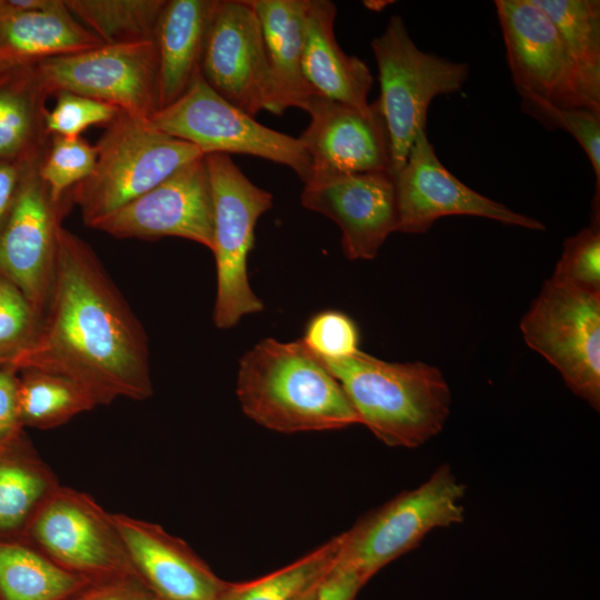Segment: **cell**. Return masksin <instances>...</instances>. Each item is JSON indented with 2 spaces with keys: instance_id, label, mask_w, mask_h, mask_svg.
<instances>
[{
  "instance_id": "cell-1",
  "label": "cell",
  "mask_w": 600,
  "mask_h": 600,
  "mask_svg": "<svg viewBox=\"0 0 600 600\" xmlns=\"http://www.w3.org/2000/svg\"><path fill=\"white\" fill-rule=\"evenodd\" d=\"M7 368L66 376L98 406L153 393L141 323L92 248L62 226L47 308L33 340Z\"/></svg>"
},
{
  "instance_id": "cell-2",
  "label": "cell",
  "mask_w": 600,
  "mask_h": 600,
  "mask_svg": "<svg viewBox=\"0 0 600 600\" xmlns=\"http://www.w3.org/2000/svg\"><path fill=\"white\" fill-rule=\"evenodd\" d=\"M236 391L243 413L277 432L360 424L338 380L301 340L256 343L239 361Z\"/></svg>"
},
{
  "instance_id": "cell-3",
  "label": "cell",
  "mask_w": 600,
  "mask_h": 600,
  "mask_svg": "<svg viewBox=\"0 0 600 600\" xmlns=\"http://www.w3.org/2000/svg\"><path fill=\"white\" fill-rule=\"evenodd\" d=\"M317 358L342 387L360 424L386 446L414 449L443 430L452 394L438 367L390 362L361 350L338 360Z\"/></svg>"
},
{
  "instance_id": "cell-4",
  "label": "cell",
  "mask_w": 600,
  "mask_h": 600,
  "mask_svg": "<svg viewBox=\"0 0 600 600\" xmlns=\"http://www.w3.org/2000/svg\"><path fill=\"white\" fill-rule=\"evenodd\" d=\"M94 146L98 157L91 174L69 193L90 228L180 167L204 156L193 144L154 128L149 120L122 111Z\"/></svg>"
},
{
  "instance_id": "cell-5",
  "label": "cell",
  "mask_w": 600,
  "mask_h": 600,
  "mask_svg": "<svg viewBox=\"0 0 600 600\" xmlns=\"http://www.w3.org/2000/svg\"><path fill=\"white\" fill-rule=\"evenodd\" d=\"M467 486L448 463L418 487L404 490L340 533L333 567L366 583L387 564L420 546L434 529L464 521Z\"/></svg>"
},
{
  "instance_id": "cell-6",
  "label": "cell",
  "mask_w": 600,
  "mask_h": 600,
  "mask_svg": "<svg viewBox=\"0 0 600 600\" xmlns=\"http://www.w3.org/2000/svg\"><path fill=\"white\" fill-rule=\"evenodd\" d=\"M371 48L380 83L378 102L390 137L396 174L419 134L427 132L431 101L460 91L469 77V66L422 51L398 14L390 17L384 31L371 40Z\"/></svg>"
},
{
  "instance_id": "cell-7",
  "label": "cell",
  "mask_w": 600,
  "mask_h": 600,
  "mask_svg": "<svg viewBox=\"0 0 600 600\" xmlns=\"http://www.w3.org/2000/svg\"><path fill=\"white\" fill-rule=\"evenodd\" d=\"M206 161L213 198V322L219 329H230L242 317L263 310L249 282L248 258L254 244L256 224L271 209L273 198L244 176L229 154H206Z\"/></svg>"
},
{
  "instance_id": "cell-8",
  "label": "cell",
  "mask_w": 600,
  "mask_h": 600,
  "mask_svg": "<svg viewBox=\"0 0 600 600\" xmlns=\"http://www.w3.org/2000/svg\"><path fill=\"white\" fill-rule=\"evenodd\" d=\"M160 131L187 141L204 156L239 153L289 167L304 182L311 161L298 138L254 120L219 96L199 71L186 92L149 119Z\"/></svg>"
},
{
  "instance_id": "cell-9",
  "label": "cell",
  "mask_w": 600,
  "mask_h": 600,
  "mask_svg": "<svg viewBox=\"0 0 600 600\" xmlns=\"http://www.w3.org/2000/svg\"><path fill=\"white\" fill-rule=\"evenodd\" d=\"M526 343L552 364L566 386L600 409V293L544 281L520 321Z\"/></svg>"
},
{
  "instance_id": "cell-10",
  "label": "cell",
  "mask_w": 600,
  "mask_h": 600,
  "mask_svg": "<svg viewBox=\"0 0 600 600\" xmlns=\"http://www.w3.org/2000/svg\"><path fill=\"white\" fill-rule=\"evenodd\" d=\"M21 541L90 581L134 576L112 513L90 494L60 484L51 493Z\"/></svg>"
},
{
  "instance_id": "cell-11",
  "label": "cell",
  "mask_w": 600,
  "mask_h": 600,
  "mask_svg": "<svg viewBox=\"0 0 600 600\" xmlns=\"http://www.w3.org/2000/svg\"><path fill=\"white\" fill-rule=\"evenodd\" d=\"M50 92L69 91L149 120L159 110L154 41L102 44L38 63Z\"/></svg>"
},
{
  "instance_id": "cell-12",
  "label": "cell",
  "mask_w": 600,
  "mask_h": 600,
  "mask_svg": "<svg viewBox=\"0 0 600 600\" xmlns=\"http://www.w3.org/2000/svg\"><path fill=\"white\" fill-rule=\"evenodd\" d=\"M44 151L29 162L0 232V274L23 292L41 318L53 284L58 231L72 204L69 196L56 201L42 180Z\"/></svg>"
},
{
  "instance_id": "cell-13",
  "label": "cell",
  "mask_w": 600,
  "mask_h": 600,
  "mask_svg": "<svg viewBox=\"0 0 600 600\" xmlns=\"http://www.w3.org/2000/svg\"><path fill=\"white\" fill-rule=\"evenodd\" d=\"M494 6L519 96L596 111L583 96L578 71L557 28L533 0H497Z\"/></svg>"
},
{
  "instance_id": "cell-14",
  "label": "cell",
  "mask_w": 600,
  "mask_h": 600,
  "mask_svg": "<svg viewBox=\"0 0 600 600\" xmlns=\"http://www.w3.org/2000/svg\"><path fill=\"white\" fill-rule=\"evenodd\" d=\"M200 72L219 96L249 116L270 111L266 46L259 18L248 0H216Z\"/></svg>"
},
{
  "instance_id": "cell-15",
  "label": "cell",
  "mask_w": 600,
  "mask_h": 600,
  "mask_svg": "<svg viewBox=\"0 0 600 600\" xmlns=\"http://www.w3.org/2000/svg\"><path fill=\"white\" fill-rule=\"evenodd\" d=\"M301 204L332 220L341 231L349 260L374 259L398 231V201L391 171L364 173L311 172L303 182Z\"/></svg>"
},
{
  "instance_id": "cell-16",
  "label": "cell",
  "mask_w": 600,
  "mask_h": 600,
  "mask_svg": "<svg viewBox=\"0 0 600 600\" xmlns=\"http://www.w3.org/2000/svg\"><path fill=\"white\" fill-rule=\"evenodd\" d=\"M398 201V231L420 234L440 218L472 216L529 230L544 224L474 191L456 178L439 160L427 132L411 147L404 164L393 174Z\"/></svg>"
},
{
  "instance_id": "cell-17",
  "label": "cell",
  "mask_w": 600,
  "mask_h": 600,
  "mask_svg": "<svg viewBox=\"0 0 600 600\" xmlns=\"http://www.w3.org/2000/svg\"><path fill=\"white\" fill-rule=\"evenodd\" d=\"M93 229L120 239L178 237L211 250L213 198L206 156L180 167Z\"/></svg>"
},
{
  "instance_id": "cell-18",
  "label": "cell",
  "mask_w": 600,
  "mask_h": 600,
  "mask_svg": "<svg viewBox=\"0 0 600 600\" xmlns=\"http://www.w3.org/2000/svg\"><path fill=\"white\" fill-rule=\"evenodd\" d=\"M306 111L310 123L298 139L311 172H392L390 137L378 100L361 109L316 96Z\"/></svg>"
},
{
  "instance_id": "cell-19",
  "label": "cell",
  "mask_w": 600,
  "mask_h": 600,
  "mask_svg": "<svg viewBox=\"0 0 600 600\" xmlns=\"http://www.w3.org/2000/svg\"><path fill=\"white\" fill-rule=\"evenodd\" d=\"M134 576L158 600H219V578L182 539L160 524L112 513Z\"/></svg>"
},
{
  "instance_id": "cell-20",
  "label": "cell",
  "mask_w": 600,
  "mask_h": 600,
  "mask_svg": "<svg viewBox=\"0 0 600 600\" xmlns=\"http://www.w3.org/2000/svg\"><path fill=\"white\" fill-rule=\"evenodd\" d=\"M103 42L68 10L64 0L41 10L0 0V72L84 51Z\"/></svg>"
},
{
  "instance_id": "cell-21",
  "label": "cell",
  "mask_w": 600,
  "mask_h": 600,
  "mask_svg": "<svg viewBox=\"0 0 600 600\" xmlns=\"http://www.w3.org/2000/svg\"><path fill=\"white\" fill-rule=\"evenodd\" d=\"M257 13L264 40L273 114L289 108L307 110L319 96L307 81L302 56L309 0H248Z\"/></svg>"
},
{
  "instance_id": "cell-22",
  "label": "cell",
  "mask_w": 600,
  "mask_h": 600,
  "mask_svg": "<svg viewBox=\"0 0 600 600\" xmlns=\"http://www.w3.org/2000/svg\"><path fill=\"white\" fill-rule=\"evenodd\" d=\"M337 7L329 0H309L302 56L303 73L324 98L366 109L373 84L364 61L347 54L334 34Z\"/></svg>"
},
{
  "instance_id": "cell-23",
  "label": "cell",
  "mask_w": 600,
  "mask_h": 600,
  "mask_svg": "<svg viewBox=\"0 0 600 600\" xmlns=\"http://www.w3.org/2000/svg\"><path fill=\"white\" fill-rule=\"evenodd\" d=\"M216 0H167L160 13L154 44L158 56L159 110L189 88L200 63Z\"/></svg>"
},
{
  "instance_id": "cell-24",
  "label": "cell",
  "mask_w": 600,
  "mask_h": 600,
  "mask_svg": "<svg viewBox=\"0 0 600 600\" xmlns=\"http://www.w3.org/2000/svg\"><path fill=\"white\" fill-rule=\"evenodd\" d=\"M50 96L38 64L0 72V160H28L47 149Z\"/></svg>"
},
{
  "instance_id": "cell-25",
  "label": "cell",
  "mask_w": 600,
  "mask_h": 600,
  "mask_svg": "<svg viewBox=\"0 0 600 600\" xmlns=\"http://www.w3.org/2000/svg\"><path fill=\"white\" fill-rule=\"evenodd\" d=\"M59 486L22 432L0 443V539L22 540L36 512Z\"/></svg>"
},
{
  "instance_id": "cell-26",
  "label": "cell",
  "mask_w": 600,
  "mask_h": 600,
  "mask_svg": "<svg viewBox=\"0 0 600 600\" xmlns=\"http://www.w3.org/2000/svg\"><path fill=\"white\" fill-rule=\"evenodd\" d=\"M557 28L589 104L600 111V1L533 0Z\"/></svg>"
},
{
  "instance_id": "cell-27",
  "label": "cell",
  "mask_w": 600,
  "mask_h": 600,
  "mask_svg": "<svg viewBox=\"0 0 600 600\" xmlns=\"http://www.w3.org/2000/svg\"><path fill=\"white\" fill-rule=\"evenodd\" d=\"M88 582L24 541L0 539V600H63Z\"/></svg>"
},
{
  "instance_id": "cell-28",
  "label": "cell",
  "mask_w": 600,
  "mask_h": 600,
  "mask_svg": "<svg viewBox=\"0 0 600 600\" xmlns=\"http://www.w3.org/2000/svg\"><path fill=\"white\" fill-rule=\"evenodd\" d=\"M20 372L18 400L22 427L52 429L98 406L81 384L66 376L37 369Z\"/></svg>"
},
{
  "instance_id": "cell-29",
  "label": "cell",
  "mask_w": 600,
  "mask_h": 600,
  "mask_svg": "<svg viewBox=\"0 0 600 600\" xmlns=\"http://www.w3.org/2000/svg\"><path fill=\"white\" fill-rule=\"evenodd\" d=\"M167 0H64L103 44L153 41Z\"/></svg>"
},
{
  "instance_id": "cell-30",
  "label": "cell",
  "mask_w": 600,
  "mask_h": 600,
  "mask_svg": "<svg viewBox=\"0 0 600 600\" xmlns=\"http://www.w3.org/2000/svg\"><path fill=\"white\" fill-rule=\"evenodd\" d=\"M339 546L340 534L267 576L247 582H230L219 600H296L331 570Z\"/></svg>"
},
{
  "instance_id": "cell-31",
  "label": "cell",
  "mask_w": 600,
  "mask_h": 600,
  "mask_svg": "<svg viewBox=\"0 0 600 600\" xmlns=\"http://www.w3.org/2000/svg\"><path fill=\"white\" fill-rule=\"evenodd\" d=\"M521 97V109L544 128L570 133L582 147L596 176L593 213L600 196V112L587 108H563L531 96Z\"/></svg>"
},
{
  "instance_id": "cell-32",
  "label": "cell",
  "mask_w": 600,
  "mask_h": 600,
  "mask_svg": "<svg viewBox=\"0 0 600 600\" xmlns=\"http://www.w3.org/2000/svg\"><path fill=\"white\" fill-rule=\"evenodd\" d=\"M97 157L96 146L81 137L51 136L39 171L52 198H67L73 187L91 174Z\"/></svg>"
},
{
  "instance_id": "cell-33",
  "label": "cell",
  "mask_w": 600,
  "mask_h": 600,
  "mask_svg": "<svg viewBox=\"0 0 600 600\" xmlns=\"http://www.w3.org/2000/svg\"><path fill=\"white\" fill-rule=\"evenodd\" d=\"M40 320L23 292L0 274V368H7L31 343Z\"/></svg>"
},
{
  "instance_id": "cell-34",
  "label": "cell",
  "mask_w": 600,
  "mask_h": 600,
  "mask_svg": "<svg viewBox=\"0 0 600 600\" xmlns=\"http://www.w3.org/2000/svg\"><path fill=\"white\" fill-rule=\"evenodd\" d=\"M551 279L590 293H600V224L589 227L563 242Z\"/></svg>"
},
{
  "instance_id": "cell-35",
  "label": "cell",
  "mask_w": 600,
  "mask_h": 600,
  "mask_svg": "<svg viewBox=\"0 0 600 600\" xmlns=\"http://www.w3.org/2000/svg\"><path fill=\"white\" fill-rule=\"evenodd\" d=\"M300 340L310 352L321 359L338 360L360 350L357 323L338 310H323L312 316Z\"/></svg>"
},
{
  "instance_id": "cell-36",
  "label": "cell",
  "mask_w": 600,
  "mask_h": 600,
  "mask_svg": "<svg viewBox=\"0 0 600 600\" xmlns=\"http://www.w3.org/2000/svg\"><path fill=\"white\" fill-rule=\"evenodd\" d=\"M54 94L56 104L48 110L46 118L49 137H81L80 134L91 126L107 127L120 112L112 104L69 91H59Z\"/></svg>"
},
{
  "instance_id": "cell-37",
  "label": "cell",
  "mask_w": 600,
  "mask_h": 600,
  "mask_svg": "<svg viewBox=\"0 0 600 600\" xmlns=\"http://www.w3.org/2000/svg\"><path fill=\"white\" fill-rule=\"evenodd\" d=\"M63 600H158L136 577L90 581Z\"/></svg>"
},
{
  "instance_id": "cell-38",
  "label": "cell",
  "mask_w": 600,
  "mask_h": 600,
  "mask_svg": "<svg viewBox=\"0 0 600 600\" xmlns=\"http://www.w3.org/2000/svg\"><path fill=\"white\" fill-rule=\"evenodd\" d=\"M19 377L9 368H0V443L22 432L19 418Z\"/></svg>"
},
{
  "instance_id": "cell-39",
  "label": "cell",
  "mask_w": 600,
  "mask_h": 600,
  "mask_svg": "<svg viewBox=\"0 0 600 600\" xmlns=\"http://www.w3.org/2000/svg\"><path fill=\"white\" fill-rule=\"evenodd\" d=\"M364 584L356 572L332 566L321 580L313 600H354Z\"/></svg>"
},
{
  "instance_id": "cell-40",
  "label": "cell",
  "mask_w": 600,
  "mask_h": 600,
  "mask_svg": "<svg viewBox=\"0 0 600 600\" xmlns=\"http://www.w3.org/2000/svg\"><path fill=\"white\" fill-rule=\"evenodd\" d=\"M34 158L28 160H0V232L11 213L24 171L29 162Z\"/></svg>"
},
{
  "instance_id": "cell-41",
  "label": "cell",
  "mask_w": 600,
  "mask_h": 600,
  "mask_svg": "<svg viewBox=\"0 0 600 600\" xmlns=\"http://www.w3.org/2000/svg\"><path fill=\"white\" fill-rule=\"evenodd\" d=\"M389 3L392 1H363V6L374 11L383 10Z\"/></svg>"
},
{
  "instance_id": "cell-42",
  "label": "cell",
  "mask_w": 600,
  "mask_h": 600,
  "mask_svg": "<svg viewBox=\"0 0 600 600\" xmlns=\"http://www.w3.org/2000/svg\"><path fill=\"white\" fill-rule=\"evenodd\" d=\"M321 582V581H320ZM320 582L316 583L303 593H301L296 600H313Z\"/></svg>"
}]
</instances>
